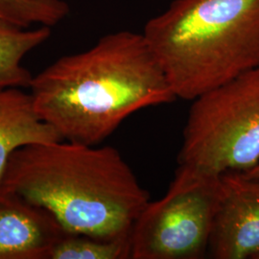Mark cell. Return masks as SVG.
<instances>
[{
  "label": "cell",
  "instance_id": "7",
  "mask_svg": "<svg viewBox=\"0 0 259 259\" xmlns=\"http://www.w3.org/2000/svg\"><path fill=\"white\" fill-rule=\"evenodd\" d=\"M65 232L42 207L0 190V259H47Z\"/></svg>",
  "mask_w": 259,
  "mask_h": 259
},
{
  "label": "cell",
  "instance_id": "8",
  "mask_svg": "<svg viewBox=\"0 0 259 259\" xmlns=\"http://www.w3.org/2000/svg\"><path fill=\"white\" fill-rule=\"evenodd\" d=\"M63 140L36 111L30 93L0 89V183L10 157L29 144Z\"/></svg>",
  "mask_w": 259,
  "mask_h": 259
},
{
  "label": "cell",
  "instance_id": "3",
  "mask_svg": "<svg viewBox=\"0 0 259 259\" xmlns=\"http://www.w3.org/2000/svg\"><path fill=\"white\" fill-rule=\"evenodd\" d=\"M142 33L177 99L259 66V0H173Z\"/></svg>",
  "mask_w": 259,
  "mask_h": 259
},
{
  "label": "cell",
  "instance_id": "4",
  "mask_svg": "<svg viewBox=\"0 0 259 259\" xmlns=\"http://www.w3.org/2000/svg\"><path fill=\"white\" fill-rule=\"evenodd\" d=\"M258 162L257 66L192 100L179 164L220 176Z\"/></svg>",
  "mask_w": 259,
  "mask_h": 259
},
{
  "label": "cell",
  "instance_id": "9",
  "mask_svg": "<svg viewBox=\"0 0 259 259\" xmlns=\"http://www.w3.org/2000/svg\"><path fill=\"white\" fill-rule=\"evenodd\" d=\"M50 36L51 27L28 30L0 19V89H29L34 75L22 65V60Z\"/></svg>",
  "mask_w": 259,
  "mask_h": 259
},
{
  "label": "cell",
  "instance_id": "12",
  "mask_svg": "<svg viewBox=\"0 0 259 259\" xmlns=\"http://www.w3.org/2000/svg\"><path fill=\"white\" fill-rule=\"evenodd\" d=\"M246 175L253 179H259V162L254 167H252L249 171L244 172Z\"/></svg>",
  "mask_w": 259,
  "mask_h": 259
},
{
  "label": "cell",
  "instance_id": "1",
  "mask_svg": "<svg viewBox=\"0 0 259 259\" xmlns=\"http://www.w3.org/2000/svg\"><path fill=\"white\" fill-rule=\"evenodd\" d=\"M36 111L61 139L99 145L137 111L177 100L143 33L100 37L33 76Z\"/></svg>",
  "mask_w": 259,
  "mask_h": 259
},
{
  "label": "cell",
  "instance_id": "13",
  "mask_svg": "<svg viewBox=\"0 0 259 259\" xmlns=\"http://www.w3.org/2000/svg\"><path fill=\"white\" fill-rule=\"evenodd\" d=\"M251 259H259V251L255 254V255H253V257Z\"/></svg>",
  "mask_w": 259,
  "mask_h": 259
},
{
  "label": "cell",
  "instance_id": "10",
  "mask_svg": "<svg viewBox=\"0 0 259 259\" xmlns=\"http://www.w3.org/2000/svg\"><path fill=\"white\" fill-rule=\"evenodd\" d=\"M131 258L130 238L101 240L65 232L49 251L47 259Z\"/></svg>",
  "mask_w": 259,
  "mask_h": 259
},
{
  "label": "cell",
  "instance_id": "11",
  "mask_svg": "<svg viewBox=\"0 0 259 259\" xmlns=\"http://www.w3.org/2000/svg\"><path fill=\"white\" fill-rule=\"evenodd\" d=\"M65 0H0V19L21 28L33 23L52 27L69 14Z\"/></svg>",
  "mask_w": 259,
  "mask_h": 259
},
{
  "label": "cell",
  "instance_id": "5",
  "mask_svg": "<svg viewBox=\"0 0 259 259\" xmlns=\"http://www.w3.org/2000/svg\"><path fill=\"white\" fill-rule=\"evenodd\" d=\"M221 196L222 175L179 164L165 195L150 201L135 223L131 258H203Z\"/></svg>",
  "mask_w": 259,
  "mask_h": 259
},
{
  "label": "cell",
  "instance_id": "6",
  "mask_svg": "<svg viewBox=\"0 0 259 259\" xmlns=\"http://www.w3.org/2000/svg\"><path fill=\"white\" fill-rule=\"evenodd\" d=\"M258 251L259 179L244 172L225 173L207 254L215 259H251Z\"/></svg>",
  "mask_w": 259,
  "mask_h": 259
},
{
  "label": "cell",
  "instance_id": "2",
  "mask_svg": "<svg viewBox=\"0 0 259 259\" xmlns=\"http://www.w3.org/2000/svg\"><path fill=\"white\" fill-rule=\"evenodd\" d=\"M0 190L42 207L65 232L101 240L130 238L151 201L117 149L67 140L15 151Z\"/></svg>",
  "mask_w": 259,
  "mask_h": 259
}]
</instances>
